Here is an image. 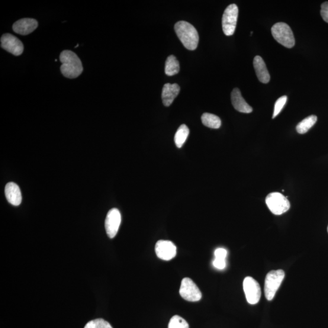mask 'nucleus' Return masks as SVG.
<instances>
[{
  "mask_svg": "<svg viewBox=\"0 0 328 328\" xmlns=\"http://www.w3.org/2000/svg\"><path fill=\"white\" fill-rule=\"evenodd\" d=\"M61 72L62 75L68 79H76L83 72V66L81 60L77 55L72 51H62L60 56Z\"/></svg>",
  "mask_w": 328,
  "mask_h": 328,
  "instance_id": "1",
  "label": "nucleus"
},
{
  "mask_svg": "<svg viewBox=\"0 0 328 328\" xmlns=\"http://www.w3.org/2000/svg\"><path fill=\"white\" fill-rule=\"evenodd\" d=\"M175 30L179 40L186 49L191 51L197 49L199 35L194 26L188 22L180 21L175 24Z\"/></svg>",
  "mask_w": 328,
  "mask_h": 328,
  "instance_id": "2",
  "label": "nucleus"
},
{
  "mask_svg": "<svg viewBox=\"0 0 328 328\" xmlns=\"http://www.w3.org/2000/svg\"><path fill=\"white\" fill-rule=\"evenodd\" d=\"M272 34L278 43L287 48L294 46L295 40L294 35L289 26L285 22H279L273 26Z\"/></svg>",
  "mask_w": 328,
  "mask_h": 328,
  "instance_id": "3",
  "label": "nucleus"
},
{
  "mask_svg": "<svg viewBox=\"0 0 328 328\" xmlns=\"http://www.w3.org/2000/svg\"><path fill=\"white\" fill-rule=\"evenodd\" d=\"M285 273L283 270L270 271L266 275L265 284V294L267 300L271 301L285 278Z\"/></svg>",
  "mask_w": 328,
  "mask_h": 328,
  "instance_id": "4",
  "label": "nucleus"
},
{
  "mask_svg": "<svg viewBox=\"0 0 328 328\" xmlns=\"http://www.w3.org/2000/svg\"><path fill=\"white\" fill-rule=\"evenodd\" d=\"M266 203L273 214L280 215L288 212L291 204L288 198L278 192H273L267 196Z\"/></svg>",
  "mask_w": 328,
  "mask_h": 328,
  "instance_id": "5",
  "label": "nucleus"
},
{
  "mask_svg": "<svg viewBox=\"0 0 328 328\" xmlns=\"http://www.w3.org/2000/svg\"><path fill=\"white\" fill-rule=\"evenodd\" d=\"M238 16H239V8L236 4H231L228 6L224 11L222 26L225 35L227 36L232 35L236 31Z\"/></svg>",
  "mask_w": 328,
  "mask_h": 328,
  "instance_id": "6",
  "label": "nucleus"
},
{
  "mask_svg": "<svg viewBox=\"0 0 328 328\" xmlns=\"http://www.w3.org/2000/svg\"><path fill=\"white\" fill-rule=\"evenodd\" d=\"M179 294L184 300L189 301H198L201 300L202 294L194 281L189 278H184L181 282Z\"/></svg>",
  "mask_w": 328,
  "mask_h": 328,
  "instance_id": "7",
  "label": "nucleus"
},
{
  "mask_svg": "<svg viewBox=\"0 0 328 328\" xmlns=\"http://www.w3.org/2000/svg\"><path fill=\"white\" fill-rule=\"evenodd\" d=\"M243 289L246 300L250 304L258 303L261 298V288L258 282L250 276H247L243 282Z\"/></svg>",
  "mask_w": 328,
  "mask_h": 328,
  "instance_id": "8",
  "label": "nucleus"
},
{
  "mask_svg": "<svg viewBox=\"0 0 328 328\" xmlns=\"http://www.w3.org/2000/svg\"><path fill=\"white\" fill-rule=\"evenodd\" d=\"M1 47L15 56L24 53V46L18 38L10 34H5L1 38Z\"/></svg>",
  "mask_w": 328,
  "mask_h": 328,
  "instance_id": "9",
  "label": "nucleus"
},
{
  "mask_svg": "<svg viewBox=\"0 0 328 328\" xmlns=\"http://www.w3.org/2000/svg\"><path fill=\"white\" fill-rule=\"evenodd\" d=\"M121 223V214L117 208L108 212L105 220V229L109 238L113 239L116 236Z\"/></svg>",
  "mask_w": 328,
  "mask_h": 328,
  "instance_id": "10",
  "label": "nucleus"
},
{
  "mask_svg": "<svg viewBox=\"0 0 328 328\" xmlns=\"http://www.w3.org/2000/svg\"><path fill=\"white\" fill-rule=\"evenodd\" d=\"M155 251L159 259L170 261L176 255V247L172 241L160 240L156 244Z\"/></svg>",
  "mask_w": 328,
  "mask_h": 328,
  "instance_id": "11",
  "label": "nucleus"
},
{
  "mask_svg": "<svg viewBox=\"0 0 328 328\" xmlns=\"http://www.w3.org/2000/svg\"><path fill=\"white\" fill-rule=\"evenodd\" d=\"M38 27V21L33 18H22L16 21L13 25V31L15 33L22 35L30 34L36 30Z\"/></svg>",
  "mask_w": 328,
  "mask_h": 328,
  "instance_id": "12",
  "label": "nucleus"
},
{
  "mask_svg": "<svg viewBox=\"0 0 328 328\" xmlns=\"http://www.w3.org/2000/svg\"><path fill=\"white\" fill-rule=\"evenodd\" d=\"M231 101L233 107L238 111L243 113H250L253 111L252 108L243 98L239 88H235L231 92Z\"/></svg>",
  "mask_w": 328,
  "mask_h": 328,
  "instance_id": "13",
  "label": "nucleus"
},
{
  "mask_svg": "<svg viewBox=\"0 0 328 328\" xmlns=\"http://www.w3.org/2000/svg\"><path fill=\"white\" fill-rule=\"evenodd\" d=\"M5 195L6 199L14 206H18L21 204L22 197L20 188L14 182H9L5 186Z\"/></svg>",
  "mask_w": 328,
  "mask_h": 328,
  "instance_id": "14",
  "label": "nucleus"
},
{
  "mask_svg": "<svg viewBox=\"0 0 328 328\" xmlns=\"http://www.w3.org/2000/svg\"><path fill=\"white\" fill-rule=\"evenodd\" d=\"M180 92L179 86L177 83L170 84L166 83L164 85L162 92V102L166 107H169L171 105L175 99L178 96Z\"/></svg>",
  "mask_w": 328,
  "mask_h": 328,
  "instance_id": "15",
  "label": "nucleus"
},
{
  "mask_svg": "<svg viewBox=\"0 0 328 328\" xmlns=\"http://www.w3.org/2000/svg\"><path fill=\"white\" fill-rule=\"evenodd\" d=\"M253 66L260 81L263 83H268L270 81L271 77L267 69L265 61L261 57L256 56L254 58Z\"/></svg>",
  "mask_w": 328,
  "mask_h": 328,
  "instance_id": "16",
  "label": "nucleus"
},
{
  "mask_svg": "<svg viewBox=\"0 0 328 328\" xmlns=\"http://www.w3.org/2000/svg\"><path fill=\"white\" fill-rule=\"evenodd\" d=\"M201 121L205 126L208 128L218 129L221 125L220 118L217 115L205 112L202 115Z\"/></svg>",
  "mask_w": 328,
  "mask_h": 328,
  "instance_id": "17",
  "label": "nucleus"
},
{
  "mask_svg": "<svg viewBox=\"0 0 328 328\" xmlns=\"http://www.w3.org/2000/svg\"><path fill=\"white\" fill-rule=\"evenodd\" d=\"M179 72V63L178 60L173 55L167 57L166 62L165 73L167 76H172Z\"/></svg>",
  "mask_w": 328,
  "mask_h": 328,
  "instance_id": "18",
  "label": "nucleus"
},
{
  "mask_svg": "<svg viewBox=\"0 0 328 328\" xmlns=\"http://www.w3.org/2000/svg\"><path fill=\"white\" fill-rule=\"evenodd\" d=\"M317 121V117L316 115H311L300 122L296 127V130H297L299 134H303L306 133L316 124Z\"/></svg>",
  "mask_w": 328,
  "mask_h": 328,
  "instance_id": "19",
  "label": "nucleus"
},
{
  "mask_svg": "<svg viewBox=\"0 0 328 328\" xmlns=\"http://www.w3.org/2000/svg\"><path fill=\"white\" fill-rule=\"evenodd\" d=\"M189 129L185 124H182L177 130L175 136V142L178 148H181L189 136Z\"/></svg>",
  "mask_w": 328,
  "mask_h": 328,
  "instance_id": "20",
  "label": "nucleus"
},
{
  "mask_svg": "<svg viewBox=\"0 0 328 328\" xmlns=\"http://www.w3.org/2000/svg\"><path fill=\"white\" fill-rule=\"evenodd\" d=\"M169 328H189V326L184 318L175 316L170 320Z\"/></svg>",
  "mask_w": 328,
  "mask_h": 328,
  "instance_id": "21",
  "label": "nucleus"
},
{
  "mask_svg": "<svg viewBox=\"0 0 328 328\" xmlns=\"http://www.w3.org/2000/svg\"><path fill=\"white\" fill-rule=\"evenodd\" d=\"M84 328H112V327L108 321L102 318H98V319L89 321Z\"/></svg>",
  "mask_w": 328,
  "mask_h": 328,
  "instance_id": "22",
  "label": "nucleus"
},
{
  "mask_svg": "<svg viewBox=\"0 0 328 328\" xmlns=\"http://www.w3.org/2000/svg\"><path fill=\"white\" fill-rule=\"evenodd\" d=\"M288 97L286 96H282V97L279 98L277 101H276L275 106H274V111H273V114L272 118L274 119L275 117L277 116L279 112H280L284 108V106L286 104V102H287Z\"/></svg>",
  "mask_w": 328,
  "mask_h": 328,
  "instance_id": "23",
  "label": "nucleus"
},
{
  "mask_svg": "<svg viewBox=\"0 0 328 328\" xmlns=\"http://www.w3.org/2000/svg\"><path fill=\"white\" fill-rule=\"evenodd\" d=\"M320 14L323 20L328 24V2H324L321 6Z\"/></svg>",
  "mask_w": 328,
  "mask_h": 328,
  "instance_id": "24",
  "label": "nucleus"
},
{
  "mask_svg": "<svg viewBox=\"0 0 328 328\" xmlns=\"http://www.w3.org/2000/svg\"><path fill=\"white\" fill-rule=\"evenodd\" d=\"M213 265L218 269H224L226 266V260L215 258L213 262Z\"/></svg>",
  "mask_w": 328,
  "mask_h": 328,
  "instance_id": "25",
  "label": "nucleus"
},
{
  "mask_svg": "<svg viewBox=\"0 0 328 328\" xmlns=\"http://www.w3.org/2000/svg\"><path fill=\"white\" fill-rule=\"evenodd\" d=\"M227 251L223 248H218L215 251V258L226 260Z\"/></svg>",
  "mask_w": 328,
  "mask_h": 328,
  "instance_id": "26",
  "label": "nucleus"
},
{
  "mask_svg": "<svg viewBox=\"0 0 328 328\" xmlns=\"http://www.w3.org/2000/svg\"><path fill=\"white\" fill-rule=\"evenodd\" d=\"M78 46H79V44H77V46H75V48H77V47H78Z\"/></svg>",
  "mask_w": 328,
  "mask_h": 328,
  "instance_id": "27",
  "label": "nucleus"
},
{
  "mask_svg": "<svg viewBox=\"0 0 328 328\" xmlns=\"http://www.w3.org/2000/svg\"><path fill=\"white\" fill-rule=\"evenodd\" d=\"M327 232H328V226H327Z\"/></svg>",
  "mask_w": 328,
  "mask_h": 328,
  "instance_id": "28",
  "label": "nucleus"
}]
</instances>
